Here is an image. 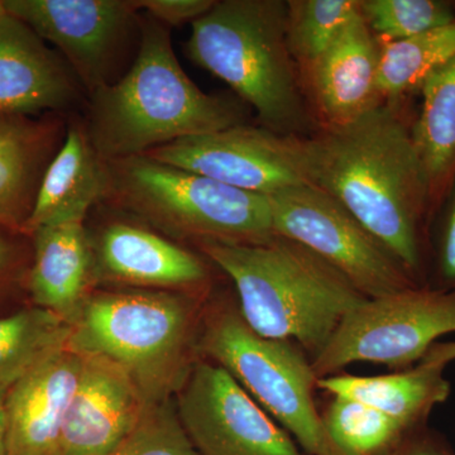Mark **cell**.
<instances>
[{"label": "cell", "mask_w": 455, "mask_h": 455, "mask_svg": "<svg viewBox=\"0 0 455 455\" xmlns=\"http://www.w3.org/2000/svg\"><path fill=\"white\" fill-rule=\"evenodd\" d=\"M401 107L383 103L357 121L301 137L307 182L341 204L427 286L430 185Z\"/></svg>", "instance_id": "6da1fadb"}, {"label": "cell", "mask_w": 455, "mask_h": 455, "mask_svg": "<svg viewBox=\"0 0 455 455\" xmlns=\"http://www.w3.org/2000/svg\"><path fill=\"white\" fill-rule=\"evenodd\" d=\"M243 121V101L197 88L179 64L169 27L147 16L133 64L121 79L90 94L84 128L97 154L113 161Z\"/></svg>", "instance_id": "7a4b0ae2"}, {"label": "cell", "mask_w": 455, "mask_h": 455, "mask_svg": "<svg viewBox=\"0 0 455 455\" xmlns=\"http://www.w3.org/2000/svg\"><path fill=\"white\" fill-rule=\"evenodd\" d=\"M197 245L235 283L245 324L260 337L293 341L310 361L367 300L333 266L284 236L262 244Z\"/></svg>", "instance_id": "3957f363"}, {"label": "cell", "mask_w": 455, "mask_h": 455, "mask_svg": "<svg viewBox=\"0 0 455 455\" xmlns=\"http://www.w3.org/2000/svg\"><path fill=\"white\" fill-rule=\"evenodd\" d=\"M287 2L220 0L193 23L191 61L256 110L260 127L310 137L317 121L286 40Z\"/></svg>", "instance_id": "277c9868"}, {"label": "cell", "mask_w": 455, "mask_h": 455, "mask_svg": "<svg viewBox=\"0 0 455 455\" xmlns=\"http://www.w3.org/2000/svg\"><path fill=\"white\" fill-rule=\"evenodd\" d=\"M196 310L167 291L89 293L68 349L124 374L147 403L172 400L196 363Z\"/></svg>", "instance_id": "5b68a950"}, {"label": "cell", "mask_w": 455, "mask_h": 455, "mask_svg": "<svg viewBox=\"0 0 455 455\" xmlns=\"http://www.w3.org/2000/svg\"><path fill=\"white\" fill-rule=\"evenodd\" d=\"M107 172L104 200L170 235L197 244H262L276 236L268 196L146 155L107 161Z\"/></svg>", "instance_id": "8992f818"}, {"label": "cell", "mask_w": 455, "mask_h": 455, "mask_svg": "<svg viewBox=\"0 0 455 455\" xmlns=\"http://www.w3.org/2000/svg\"><path fill=\"white\" fill-rule=\"evenodd\" d=\"M197 350L232 374L305 454L346 455L317 410V377L298 344L260 337L238 307L223 305L205 317Z\"/></svg>", "instance_id": "52a82bcc"}, {"label": "cell", "mask_w": 455, "mask_h": 455, "mask_svg": "<svg viewBox=\"0 0 455 455\" xmlns=\"http://www.w3.org/2000/svg\"><path fill=\"white\" fill-rule=\"evenodd\" d=\"M451 333L455 291L414 287L362 302L344 317L311 366L317 379L355 363L403 371L420 363L439 338Z\"/></svg>", "instance_id": "ba28073f"}, {"label": "cell", "mask_w": 455, "mask_h": 455, "mask_svg": "<svg viewBox=\"0 0 455 455\" xmlns=\"http://www.w3.org/2000/svg\"><path fill=\"white\" fill-rule=\"evenodd\" d=\"M276 235L304 245L340 272L364 298L421 287L341 204L313 185L268 196Z\"/></svg>", "instance_id": "9c48e42d"}, {"label": "cell", "mask_w": 455, "mask_h": 455, "mask_svg": "<svg viewBox=\"0 0 455 455\" xmlns=\"http://www.w3.org/2000/svg\"><path fill=\"white\" fill-rule=\"evenodd\" d=\"M200 455H307L227 370L197 359L173 396Z\"/></svg>", "instance_id": "30bf717a"}, {"label": "cell", "mask_w": 455, "mask_h": 455, "mask_svg": "<svg viewBox=\"0 0 455 455\" xmlns=\"http://www.w3.org/2000/svg\"><path fill=\"white\" fill-rule=\"evenodd\" d=\"M5 11L50 42L89 94L113 75L140 26L136 0H3Z\"/></svg>", "instance_id": "8fae6325"}, {"label": "cell", "mask_w": 455, "mask_h": 455, "mask_svg": "<svg viewBox=\"0 0 455 455\" xmlns=\"http://www.w3.org/2000/svg\"><path fill=\"white\" fill-rule=\"evenodd\" d=\"M300 139L239 124L179 140L146 156L228 187L271 196L310 185L302 169Z\"/></svg>", "instance_id": "7c38bea8"}, {"label": "cell", "mask_w": 455, "mask_h": 455, "mask_svg": "<svg viewBox=\"0 0 455 455\" xmlns=\"http://www.w3.org/2000/svg\"><path fill=\"white\" fill-rule=\"evenodd\" d=\"M379 38L358 11L331 46L300 71L311 109L322 128L349 124L383 104L379 90Z\"/></svg>", "instance_id": "4fadbf2b"}, {"label": "cell", "mask_w": 455, "mask_h": 455, "mask_svg": "<svg viewBox=\"0 0 455 455\" xmlns=\"http://www.w3.org/2000/svg\"><path fill=\"white\" fill-rule=\"evenodd\" d=\"M84 358L68 346L27 370L9 387L7 455H60L62 425Z\"/></svg>", "instance_id": "5bb4252c"}, {"label": "cell", "mask_w": 455, "mask_h": 455, "mask_svg": "<svg viewBox=\"0 0 455 455\" xmlns=\"http://www.w3.org/2000/svg\"><path fill=\"white\" fill-rule=\"evenodd\" d=\"M148 405L116 367L84 358L82 377L62 425L60 455L110 453L139 425Z\"/></svg>", "instance_id": "9a60e30c"}, {"label": "cell", "mask_w": 455, "mask_h": 455, "mask_svg": "<svg viewBox=\"0 0 455 455\" xmlns=\"http://www.w3.org/2000/svg\"><path fill=\"white\" fill-rule=\"evenodd\" d=\"M80 82L26 23L0 14V112L31 116L73 106Z\"/></svg>", "instance_id": "2e32d148"}, {"label": "cell", "mask_w": 455, "mask_h": 455, "mask_svg": "<svg viewBox=\"0 0 455 455\" xmlns=\"http://www.w3.org/2000/svg\"><path fill=\"white\" fill-rule=\"evenodd\" d=\"M95 276L154 289L199 287L209 278L206 263L157 233L134 224H108L92 243Z\"/></svg>", "instance_id": "e0dca14e"}, {"label": "cell", "mask_w": 455, "mask_h": 455, "mask_svg": "<svg viewBox=\"0 0 455 455\" xmlns=\"http://www.w3.org/2000/svg\"><path fill=\"white\" fill-rule=\"evenodd\" d=\"M107 161L95 151L84 124H71L64 143L44 171L31 215L23 230L84 223L90 208L107 193Z\"/></svg>", "instance_id": "ac0fdd59"}, {"label": "cell", "mask_w": 455, "mask_h": 455, "mask_svg": "<svg viewBox=\"0 0 455 455\" xmlns=\"http://www.w3.org/2000/svg\"><path fill=\"white\" fill-rule=\"evenodd\" d=\"M32 235L35 259L29 291L33 301L71 324L95 277L92 239L80 221L41 227Z\"/></svg>", "instance_id": "d6986e66"}, {"label": "cell", "mask_w": 455, "mask_h": 455, "mask_svg": "<svg viewBox=\"0 0 455 455\" xmlns=\"http://www.w3.org/2000/svg\"><path fill=\"white\" fill-rule=\"evenodd\" d=\"M444 364L419 363L379 376L337 373L317 379V388L331 396L359 401L390 416L406 431L423 427L436 406L447 403L451 385Z\"/></svg>", "instance_id": "ffe728a7"}, {"label": "cell", "mask_w": 455, "mask_h": 455, "mask_svg": "<svg viewBox=\"0 0 455 455\" xmlns=\"http://www.w3.org/2000/svg\"><path fill=\"white\" fill-rule=\"evenodd\" d=\"M53 127L0 112V226L23 230L53 147Z\"/></svg>", "instance_id": "44dd1931"}, {"label": "cell", "mask_w": 455, "mask_h": 455, "mask_svg": "<svg viewBox=\"0 0 455 455\" xmlns=\"http://www.w3.org/2000/svg\"><path fill=\"white\" fill-rule=\"evenodd\" d=\"M419 94L411 136L429 180L434 217L455 178V56L425 79Z\"/></svg>", "instance_id": "7402d4cb"}, {"label": "cell", "mask_w": 455, "mask_h": 455, "mask_svg": "<svg viewBox=\"0 0 455 455\" xmlns=\"http://www.w3.org/2000/svg\"><path fill=\"white\" fill-rule=\"evenodd\" d=\"M379 90L383 103L401 107L427 76L455 56V22L406 40L383 42Z\"/></svg>", "instance_id": "603a6c76"}, {"label": "cell", "mask_w": 455, "mask_h": 455, "mask_svg": "<svg viewBox=\"0 0 455 455\" xmlns=\"http://www.w3.org/2000/svg\"><path fill=\"white\" fill-rule=\"evenodd\" d=\"M70 324L35 307L0 319V379L14 382L51 352L66 346Z\"/></svg>", "instance_id": "cb8c5ba5"}, {"label": "cell", "mask_w": 455, "mask_h": 455, "mask_svg": "<svg viewBox=\"0 0 455 455\" xmlns=\"http://www.w3.org/2000/svg\"><path fill=\"white\" fill-rule=\"evenodd\" d=\"M322 418L346 455H385L410 433L390 416L346 397L331 396Z\"/></svg>", "instance_id": "d4e9b609"}, {"label": "cell", "mask_w": 455, "mask_h": 455, "mask_svg": "<svg viewBox=\"0 0 455 455\" xmlns=\"http://www.w3.org/2000/svg\"><path fill=\"white\" fill-rule=\"evenodd\" d=\"M358 11V0H289L286 40L299 70L313 64Z\"/></svg>", "instance_id": "484cf974"}, {"label": "cell", "mask_w": 455, "mask_h": 455, "mask_svg": "<svg viewBox=\"0 0 455 455\" xmlns=\"http://www.w3.org/2000/svg\"><path fill=\"white\" fill-rule=\"evenodd\" d=\"M359 12L379 41L415 37L455 22V3L445 0H358Z\"/></svg>", "instance_id": "4316f807"}, {"label": "cell", "mask_w": 455, "mask_h": 455, "mask_svg": "<svg viewBox=\"0 0 455 455\" xmlns=\"http://www.w3.org/2000/svg\"><path fill=\"white\" fill-rule=\"evenodd\" d=\"M107 455H200L180 423L172 400L149 403L139 425Z\"/></svg>", "instance_id": "83f0119b"}, {"label": "cell", "mask_w": 455, "mask_h": 455, "mask_svg": "<svg viewBox=\"0 0 455 455\" xmlns=\"http://www.w3.org/2000/svg\"><path fill=\"white\" fill-rule=\"evenodd\" d=\"M427 286L455 291V178L430 224Z\"/></svg>", "instance_id": "f1b7e54d"}, {"label": "cell", "mask_w": 455, "mask_h": 455, "mask_svg": "<svg viewBox=\"0 0 455 455\" xmlns=\"http://www.w3.org/2000/svg\"><path fill=\"white\" fill-rule=\"evenodd\" d=\"M215 0H136L140 11L154 18L161 25L179 27L193 25L196 20L211 11Z\"/></svg>", "instance_id": "f546056e"}, {"label": "cell", "mask_w": 455, "mask_h": 455, "mask_svg": "<svg viewBox=\"0 0 455 455\" xmlns=\"http://www.w3.org/2000/svg\"><path fill=\"white\" fill-rule=\"evenodd\" d=\"M385 455H455V451L444 435L425 425L406 434Z\"/></svg>", "instance_id": "4dcf8cb0"}, {"label": "cell", "mask_w": 455, "mask_h": 455, "mask_svg": "<svg viewBox=\"0 0 455 455\" xmlns=\"http://www.w3.org/2000/svg\"><path fill=\"white\" fill-rule=\"evenodd\" d=\"M455 362V341H436L425 353L420 363L444 364Z\"/></svg>", "instance_id": "1f68e13d"}, {"label": "cell", "mask_w": 455, "mask_h": 455, "mask_svg": "<svg viewBox=\"0 0 455 455\" xmlns=\"http://www.w3.org/2000/svg\"><path fill=\"white\" fill-rule=\"evenodd\" d=\"M12 381L0 379V455H7V395Z\"/></svg>", "instance_id": "d6a6232c"}, {"label": "cell", "mask_w": 455, "mask_h": 455, "mask_svg": "<svg viewBox=\"0 0 455 455\" xmlns=\"http://www.w3.org/2000/svg\"><path fill=\"white\" fill-rule=\"evenodd\" d=\"M12 250L11 245L5 241L4 236L0 233V272L4 271L11 262Z\"/></svg>", "instance_id": "836d02e7"}, {"label": "cell", "mask_w": 455, "mask_h": 455, "mask_svg": "<svg viewBox=\"0 0 455 455\" xmlns=\"http://www.w3.org/2000/svg\"><path fill=\"white\" fill-rule=\"evenodd\" d=\"M5 8L4 4H3V0H0V14L4 13Z\"/></svg>", "instance_id": "e575fe53"}]
</instances>
